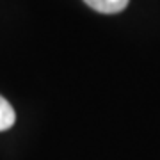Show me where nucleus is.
Here are the masks:
<instances>
[{"label": "nucleus", "mask_w": 160, "mask_h": 160, "mask_svg": "<svg viewBox=\"0 0 160 160\" xmlns=\"http://www.w3.org/2000/svg\"><path fill=\"white\" fill-rule=\"evenodd\" d=\"M87 6L103 14H116L126 9L130 0H84Z\"/></svg>", "instance_id": "nucleus-1"}, {"label": "nucleus", "mask_w": 160, "mask_h": 160, "mask_svg": "<svg viewBox=\"0 0 160 160\" xmlns=\"http://www.w3.org/2000/svg\"><path fill=\"white\" fill-rule=\"evenodd\" d=\"M16 121V114L14 109L11 107V103L7 102L6 98L0 96V132L9 130Z\"/></svg>", "instance_id": "nucleus-2"}]
</instances>
